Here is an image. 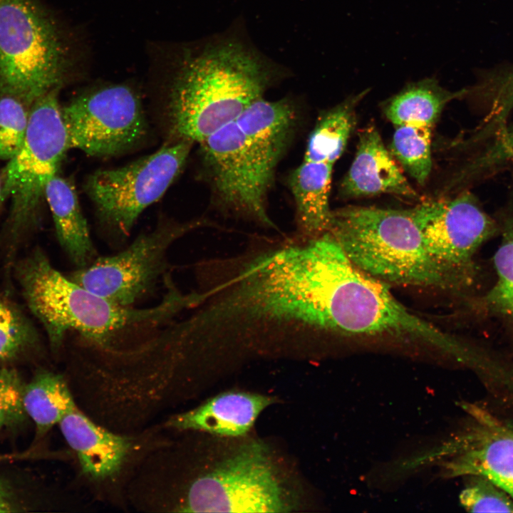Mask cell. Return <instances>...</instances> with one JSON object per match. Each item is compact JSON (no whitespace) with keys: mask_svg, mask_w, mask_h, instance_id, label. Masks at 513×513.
Here are the masks:
<instances>
[{"mask_svg":"<svg viewBox=\"0 0 513 513\" xmlns=\"http://www.w3.org/2000/svg\"><path fill=\"white\" fill-rule=\"evenodd\" d=\"M328 232L357 267L378 280L457 293L408 210L346 207L331 212Z\"/></svg>","mask_w":513,"mask_h":513,"instance_id":"cell-4","label":"cell"},{"mask_svg":"<svg viewBox=\"0 0 513 513\" xmlns=\"http://www.w3.org/2000/svg\"><path fill=\"white\" fill-rule=\"evenodd\" d=\"M143 512H285L296 507L266 446L250 442L213 464L185 440L172 437L150 454L128 491Z\"/></svg>","mask_w":513,"mask_h":513,"instance_id":"cell-1","label":"cell"},{"mask_svg":"<svg viewBox=\"0 0 513 513\" xmlns=\"http://www.w3.org/2000/svg\"><path fill=\"white\" fill-rule=\"evenodd\" d=\"M16 275L23 297L45 329L54 353H59L70 333L102 349L128 347L130 339L153 333L194 304L192 294L180 291L169 277L164 282L162 299L155 306L121 305L58 271L41 249L18 262Z\"/></svg>","mask_w":513,"mask_h":513,"instance_id":"cell-2","label":"cell"},{"mask_svg":"<svg viewBox=\"0 0 513 513\" xmlns=\"http://www.w3.org/2000/svg\"><path fill=\"white\" fill-rule=\"evenodd\" d=\"M70 148L95 157L125 152L145 137L147 123L140 98L126 85L94 88L61 106Z\"/></svg>","mask_w":513,"mask_h":513,"instance_id":"cell-12","label":"cell"},{"mask_svg":"<svg viewBox=\"0 0 513 513\" xmlns=\"http://www.w3.org/2000/svg\"><path fill=\"white\" fill-rule=\"evenodd\" d=\"M31 106L18 96L0 93V159L11 160L21 147Z\"/></svg>","mask_w":513,"mask_h":513,"instance_id":"cell-24","label":"cell"},{"mask_svg":"<svg viewBox=\"0 0 513 513\" xmlns=\"http://www.w3.org/2000/svg\"><path fill=\"white\" fill-rule=\"evenodd\" d=\"M58 89L49 91L32 105L23 145L4 171L1 202L11 200L6 224L11 249L38 223L46 184L58 173L70 149Z\"/></svg>","mask_w":513,"mask_h":513,"instance_id":"cell-8","label":"cell"},{"mask_svg":"<svg viewBox=\"0 0 513 513\" xmlns=\"http://www.w3.org/2000/svg\"><path fill=\"white\" fill-rule=\"evenodd\" d=\"M3 180L2 177L0 175V202H1V193H2Z\"/></svg>","mask_w":513,"mask_h":513,"instance_id":"cell-29","label":"cell"},{"mask_svg":"<svg viewBox=\"0 0 513 513\" xmlns=\"http://www.w3.org/2000/svg\"><path fill=\"white\" fill-rule=\"evenodd\" d=\"M1 1V0H0Z\"/></svg>","mask_w":513,"mask_h":513,"instance_id":"cell-30","label":"cell"},{"mask_svg":"<svg viewBox=\"0 0 513 513\" xmlns=\"http://www.w3.org/2000/svg\"><path fill=\"white\" fill-rule=\"evenodd\" d=\"M18 505L9 487L0 480V512L17 511Z\"/></svg>","mask_w":513,"mask_h":513,"instance_id":"cell-28","label":"cell"},{"mask_svg":"<svg viewBox=\"0 0 513 513\" xmlns=\"http://www.w3.org/2000/svg\"><path fill=\"white\" fill-rule=\"evenodd\" d=\"M333 167L328 162L303 160L291 174L289 184L296 204L299 236L314 237L328 230Z\"/></svg>","mask_w":513,"mask_h":513,"instance_id":"cell-17","label":"cell"},{"mask_svg":"<svg viewBox=\"0 0 513 513\" xmlns=\"http://www.w3.org/2000/svg\"><path fill=\"white\" fill-rule=\"evenodd\" d=\"M467 90L451 92L442 87L435 77L406 85L385 105V114L395 125L424 123L434 125L445 106L462 97Z\"/></svg>","mask_w":513,"mask_h":513,"instance_id":"cell-19","label":"cell"},{"mask_svg":"<svg viewBox=\"0 0 513 513\" xmlns=\"http://www.w3.org/2000/svg\"><path fill=\"white\" fill-rule=\"evenodd\" d=\"M287 142L243 131L233 120L200 142L204 164L223 205L262 226L276 229L266 200Z\"/></svg>","mask_w":513,"mask_h":513,"instance_id":"cell-7","label":"cell"},{"mask_svg":"<svg viewBox=\"0 0 513 513\" xmlns=\"http://www.w3.org/2000/svg\"><path fill=\"white\" fill-rule=\"evenodd\" d=\"M274 403L271 397L240 391L219 394L189 410L175 413L162 424L175 432H202L224 437L245 435L259 414Z\"/></svg>","mask_w":513,"mask_h":513,"instance_id":"cell-14","label":"cell"},{"mask_svg":"<svg viewBox=\"0 0 513 513\" xmlns=\"http://www.w3.org/2000/svg\"><path fill=\"white\" fill-rule=\"evenodd\" d=\"M498 224L502 240L493 258L496 279L474 304L482 312L513 327V212L502 213Z\"/></svg>","mask_w":513,"mask_h":513,"instance_id":"cell-21","label":"cell"},{"mask_svg":"<svg viewBox=\"0 0 513 513\" xmlns=\"http://www.w3.org/2000/svg\"><path fill=\"white\" fill-rule=\"evenodd\" d=\"M513 158V124L502 131L494 142L476 160L473 169H486Z\"/></svg>","mask_w":513,"mask_h":513,"instance_id":"cell-27","label":"cell"},{"mask_svg":"<svg viewBox=\"0 0 513 513\" xmlns=\"http://www.w3.org/2000/svg\"><path fill=\"white\" fill-rule=\"evenodd\" d=\"M408 212L428 252L451 279L457 293L473 291L480 275L476 254L499 233L498 222L468 192L450 200L425 202Z\"/></svg>","mask_w":513,"mask_h":513,"instance_id":"cell-10","label":"cell"},{"mask_svg":"<svg viewBox=\"0 0 513 513\" xmlns=\"http://www.w3.org/2000/svg\"><path fill=\"white\" fill-rule=\"evenodd\" d=\"M202 220L176 222L160 220L152 230L140 234L124 250L96 257L88 266L68 276L83 287L123 306H133L148 296L168 274L171 246Z\"/></svg>","mask_w":513,"mask_h":513,"instance_id":"cell-11","label":"cell"},{"mask_svg":"<svg viewBox=\"0 0 513 513\" xmlns=\"http://www.w3.org/2000/svg\"><path fill=\"white\" fill-rule=\"evenodd\" d=\"M390 144L391 154L420 185L432 169L431 139L433 126L424 123L396 125Z\"/></svg>","mask_w":513,"mask_h":513,"instance_id":"cell-22","label":"cell"},{"mask_svg":"<svg viewBox=\"0 0 513 513\" xmlns=\"http://www.w3.org/2000/svg\"><path fill=\"white\" fill-rule=\"evenodd\" d=\"M470 410L476 423L455 443L448 468L455 475L483 477L513 497V428L484 410Z\"/></svg>","mask_w":513,"mask_h":513,"instance_id":"cell-13","label":"cell"},{"mask_svg":"<svg viewBox=\"0 0 513 513\" xmlns=\"http://www.w3.org/2000/svg\"><path fill=\"white\" fill-rule=\"evenodd\" d=\"M273 74L258 53L233 40L209 45L187 57L166 104L173 141L202 142L262 97Z\"/></svg>","mask_w":513,"mask_h":513,"instance_id":"cell-3","label":"cell"},{"mask_svg":"<svg viewBox=\"0 0 513 513\" xmlns=\"http://www.w3.org/2000/svg\"><path fill=\"white\" fill-rule=\"evenodd\" d=\"M24 404L35 424L37 440L78 407L66 375L46 369L39 370L26 383Z\"/></svg>","mask_w":513,"mask_h":513,"instance_id":"cell-18","label":"cell"},{"mask_svg":"<svg viewBox=\"0 0 513 513\" xmlns=\"http://www.w3.org/2000/svg\"><path fill=\"white\" fill-rule=\"evenodd\" d=\"M44 197L59 244L76 269L88 266L96 258V251L73 184L57 173L47 182Z\"/></svg>","mask_w":513,"mask_h":513,"instance_id":"cell-16","label":"cell"},{"mask_svg":"<svg viewBox=\"0 0 513 513\" xmlns=\"http://www.w3.org/2000/svg\"><path fill=\"white\" fill-rule=\"evenodd\" d=\"M192 142L178 140L124 166L94 172L84 189L97 218L115 238L127 237L141 213L159 200L180 174Z\"/></svg>","mask_w":513,"mask_h":513,"instance_id":"cell-9","label":"cell"},{"mask_svg":"<svg viewBox=\"0 0 513 513\" xmlns=\"http://www.w3.org/2000/svg\"><path fill=\"white\" fill-rule=\"evenodd\" d=\"M367 90L348 97L322 115L308 139L303 160L334 165L356 125V108Z\"/></svg>","mask_w":513,"mask_h":513,"instance_id":"cell-20","label":"cell"},{"mask_svg":"<svg viewBox=\"0 0 513 513\" xmlns=\"http://www.w3.org/2000/svg\"><path fill=\"white\" fill-rule=\"evenodd\" d=\"M66 71L56 24L35 0L0 1V93L30 105L59 88Z\"/></svg>","mask_w":513,"mask_h":513,"instance_id":"cell-6","label":"cell"},{"mask_svg":"<svg viewBox=\"0 0 513 513\" xmlns=\"http://www.w3.org/2000/svg\"><path fill=\"white\" fill-rule=\"evenodd\" d=\"M74 463V484L92 500L126 511L128 487L146 457L172 431L162 424L120 432L97 423L79 407L58 424Z\"/></svg>","mask_w":513,"mask_h":513,"instance_id":"cell-5","label":"cell"},{"mask_svg":"<svg viewBox=\"0 0 513 513\" xmlns=\"http://www.w3.org/2000/svg\"><path fill=\"white\" fill-rule=\"evenodd\" d=\"M340 190L341 195L348 198L380 194L410 199L418 197L374 126H368L360 133L356 156Z\"/></svg>","mask_w":513,"mask_h":513,"instance_id":"cell-15","label":"cell"},{"mask_svg":"<svg viewBox=\"0 0 513 513\" xmlns=\"http://www.w3.org/2000/svg\"><path fill=\"white\" fill-rule=\"evenodd\" d=\"M26 383L11 367H0V432L23 423L28 415L24 404Z\"/></svg>","mask_w":513,"mask_h":513,"instance_id":"cell-26","label":"cell"},{"mask_svg":"<svg viewBox=\"0 0 513 513\" xmlns=\"http://www.w3.org/2000/svg\"><path fill=\"white\" fill-rule=\"evenodd\" d=\"M460 500L468 511L474 512H513L510 496L489 480L472 475L461 492Z\"/></svg>","mask_w":513,"mask_h":513,"instance_id":"cell-25","label":"cell"},{"mask_svg":"<svg viewBox=\"0 0 513 513\" xmlns=\"http://www.w3.org/2000/svg\"><path fill=\"white\" fill-rule=\"evenodd\" d=\"M41 346L33 322L15 303L0 294V364L39 351Z\"/></svg>","mask_w":513,"mask_h":513,"instance_id":"cell-23","label":"cell"}]
</instances>
